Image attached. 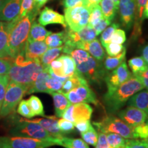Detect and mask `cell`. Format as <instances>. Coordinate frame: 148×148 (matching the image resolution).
Here are the masks:
<instances>
[{
    "mask_svg": "<svg viewBox=\"0 0 148 148\" xmlns=\"http://www.w3.org/2000/svg\"><path fill=\"white\" fill-rule=\"evenodd\" d=\"M38 12L32 10L23 17H16L10 21L8 36L9 56L14 58L19 53L24 52L32 22Z\"/></svg>",
    "mask_w": 148,
    "mask_h": 148,
    "instance_id": "cell-1",
    "label": "cell"
},
{
    "mask_svg": "<svg viewBox=\"0 0 148 148\" xmlns=\"http://www.w3.org/2000/svg\"><path fill=\"white\" fill-rule=\"evenodd\" d=\"M44 69L40 60H34L25 58L23 52L13 59L8 75L11 82L24 85L29 89L38 73Z\"/></svg>",
    "mask_w": 148,
    "mask_h": 148,
    "instance_id": "cell-2",
    "label": "cell"
},
{
    "mask_svg": "<svg viewBox=\"0 0 148 148\" xmlns=\"http://www.w3.org/2000/svg\"><path fill=\"white\" fill-rule=\"evenodd\" d=\"M143 84L136 75H132L112 92L105 94L104 101L109 110L114 112L119 110L135 93L143 90Z\"/></svg>",
    "mask_w": 148,
    "mask_h": 148,
    "instance_id": "cell-3",
    "label": "cell"
},
{
    "mask_svg": "<svg viewBox=\"0 0 148 148\" xmlns=\"http://www.w3.org/2000/svg\"><path fill=\"white\" fill-rule=\"evenodd\" d=\"M11 136H25L36 138V139L48 140L53 142L57 145L58 138L49 134L47 130L38 123L29 121L27 119H20L18 123L10 131Z\"/></svg>",
    "mask_w": 148,
    "mask_h": 148,
    "instance_id": "cell-4",
    "label": "cell"
},
{
    "mask_svg": "<svg viewBox=\"0 0 148 148\" xmlns=\"http://www.w3.org/2000/svg\"><path fill=\"white\" fill-rule=\"evenodd\" d=\"M28 88L24 85L9 82L5 91L4 99L0 109V116L5 117L15 111V108L22 98L27 93Z\"/></svg>",
    "mask_w": 148,
    "mask_h": 148,
    "instance_id": "cell-5",
    "label": "cell"
},
{
    "mask_svg": "<svg viewBox=\"0 0 148 148\" xmlns=\"http://www.w3.org/2000/svg\"><path fill=\"white\" fill-rule=\"evenodd\" d=\"M99 132L106 133H116L126 139H134L135 138L134 127L127 124L120 118L115 116H106L102 121L93 122Z\"/></svg>",
    "mask_w": 148,
    "mask_h": 148,
    "instance_id": "cell-6",
    "label": "cell"
},
{
    "mask_svg": "<svg viewBox=\"0 0 148 148\" xmlns=\"http://www.w3.org/2000/svg\"><path fill=\"white\" fill-rule=\"evenodd\" d=\"M76 71L81 76L91 84H100L106 76V69L100 61L90 56L88 58L78 64H76Z\"/></svg>",
    "mask_w": 148,
    "mask_h": 148,
    "instance_id": "cell-7",
    "label": "cell"
},
{
    "mask_svg": "<svg viewBox=\"0 0 148 148\" xmlns=\"http://www.w3.org/2000/svg\"><path fill=\"white\" fill-rule=\"evenodd\" d=\"M53 142L25 136H0V148H47Z\"/></svg>",
    "mask_w": 148,
    "mask_h": 148,
    "instance_id": "cell-8",
    "label": "cell"
},
{
    "mask_svg": "<svg viewBox=\"0 0 148 148\" xmlns=\"http://www.w3.org/2000/svg\"><path fill=\"white\" fill-rule=\"evenodd\" d=\"M64 19L69 29L78 32L88 25L90 10L85 6L64 8Z\"/></svg>",
    "mask_w": 148,
    "mask_h": 148,
    "instance_id": "cell-9",
    "label": "cell"
},
{
    "mask_svg": "<svg viewBox=\"0 0 148 148\" xmlns=\"http://www.w3.org/2000/svg\"><path fill=\"white\" fill-rule=\"evenodd\" d=\"M132 75L133 74L129 71L125 61H123L119 66L114 69V71L105 76L104 79L108 88L107 92H113Z\"/></svg>",
    "mask_w": 148,
    "mask_h": 148,
    "instance_id": "cell-10",
    "label": "cell"
},
{
    "mask_svg": "<svg viewBox=\"0 0 148 148\" xmlns=\"http://www.w3.org/2000/svg\"><path fill=\"white\" fill-rule=\"evenodd\" d=\"M92 111V107L87 103H74L66 109L62 117L75 124L78 122L90 120Z\"/></svg>",
    "mask_w": 148,
    "mask_h": 148,
    "instance_id": "cell-11",
    "label": "cell"
},
{
    "mask_svg": "<svg viewBox=\"0 0 148 148\" xmlns=\"http://www.w3.org/2000/svg\"><path fill=\"white\" fill-rule=\"evenodd\" d=\"M71 104L78 103H91L98 104V100L96 95L88 86V84H83L70 90L65 94Z\"/></svg>",
    "mask_w": 148,
    "mask_h": 148,
    "instance_id": "cell-12",
    "label": "cell"
},
{
    "mask_svg": "<svg viewBox=\"0 0 148 148\" xmlns=\"http://www.w3.org/2000/svg\"><path fill=\"white\" fill-rule=\"evenodd\" d=\"M118 10L122 25L126 29H130L134 22L136 0H119Z\"/></svg>",
    "mask_w": 148,
    "mask_h": 148,
    "instance_id": "cell-13",
    "label": "cell"
},
{
    "mask_svg": "<svg viewBox=\"0 0 148 148\" xmlns=\"http://www.w3.org/2000/svg\"><path fill=\"white\" fill-rule=\"evenodd\" d=\"M118 114L120 119L132 127L145 123L148 117V114L145 112L132 106L126 107L120 111Z\"/></svg>",
    "mask_w": 148,
    "mask_h": 148,
    "instance_id": "cell-14",
    "label": "cell"
},
{
    "mask_svg": "<svg viewBox=\"0 0 148 148\" xmlns=\"http://www.w3.org/2000/svg\"><path fill=\"white\" fill-rule=\"evenodd\" d=\"M22 0H5L0 10V21L10 22L18 17L21 8Z\"/></svg>",
    "mask_w": 148,
    "mask_h": 148,
    "instance_id": "cell-15",
    "label": "cell"
},
{
    "mask_svg": "<svg viewBox=\"0 0 148 148\" xmlns=\"http://www.w3.org/2000/svg\"><path fill=\"white\" fill-rule=\"evenodd\" d=\"M38 21L43 26L50 24H60L64 28L67 27L64 16L49 7H45L40 12Z\"/></svg>",
    "mask_w": 148,
    "mask_h": 148,
    "instance_id": "cell-16",
    "label": "cell"
},
{
    "mask_svg": "<svg viewBox=\"0 0 148 148\" xmlns=\"http://www.w3.org/2000/svg\"><path fill=\"white\" fill-rule=\"evenodd\" d=\"M48 47L44 41L27 40L24 49L25 58L29 60H40V57L47 51Z\"/></svg>",
    "mask_w": 148,
    "mask_h": 148,
    "instance_id": "cell-17",
    "label": "cell"
},
{
    "mask_svg": "<svg viewBox=\"0 0 148 148\" xmlns=\"http://www.w3.org/2000/svg\"><path fill=\"white\" fill-rule=\"evenodd\" d=\"M75 47L88 51L91 56L100 62L105 58L106 53L104 49L99 40L96 38L90 41L79 42L76 44Z\"/></svg>",
    "mask_w": 148,
    "mask_h": 148,
    "instance_id": "cell-18",
    "label": "cell"
},
{
    "mask_svg": "<svg viewBox=\"0 0 148 148\" xmlns=\"http://www.w3.org/2000/svg\"><path fill=\"white\" fill-rule=\"evenodd\" d=\"M47 119H34L28 120L29 121L38 123L40 126L47 130L49 134L56 138H61L63 134L60 132L58 125V116H47Z\"/></svg>",
    "mask_w": 148,
    "mask_h": 148,
    "instance_id": "cell-19",
    "label": "cell"
},
{
    "mask_svg": "<svg viewBox=\"0 0 148 148\" xmlns=\"http://www.w3.org/2000/svg\"><path fill=\"white\" fill-rule=\"evenodd\" d=\"M10 22H0V58L9 56L8 36L10 31Z\"/></svg>",
    "mask_w": 148,
    "mask_h": 148,
    "instance_id": "cell-20",
    "label": "cell"
},
{
    "mask_svg": "<svg viewBox=\"0 0 148 148\" xmlns=\"http://www.w3.org/2000/svg\"><path fill=\"white\" fill-rule=\"evenodd\" d=\"M50 77L49 71L47 69H44L37 75L36 79L34 80L31 87L28 89L27 93L31 94L34 92H47L49 93L47 86L48 79Z\"/></svg>",
    "mask_w": 148,
    "mask_h": 148,
    "instance_id": "cell-21",
    "label": "cell"
},
{
    "mask_svg": "<svg viewBox=\"0 0 148 148\" xmlns=\"http://www.w3.org/2000/svg\"><path fill=\"white\" fill-rule=\"evenodd\" d=\"M127 106L140 109L148 114V90H141L135 93L128 99Z\"/></svg>",
    "mask_w": 148,
    "mask_h": 148,
    "instance_id": "cell-22",
    "label": "cell"
},
{
    "mask_svg": "<svg viewBox=\"0 0 148 148\" xmlns=\"http://www.w3.org/2000/svg\"><path fill=\"white\" fill-rule=\"evenodd\" d=\"M147 0H136V14H135L134 22L133 24L134 31L132 35L134 37H138L141 33V25L143 20L144 10Z\"/></svg>",
    "mask_w": 148,
    "mask_h": 148,
    "instance_id": "cell-23",
    "label": "cell"
},
{
    "mask_svg": "<svg viewBox=\"0 0 148 148\" xmlns=\"http://www.w3.org/2000/svg\"><path fill=\"white\" fill-rule=\"evenodd\" d=\"M50 95L53 97L56 115L58 117H62L66 109L71 106V102L66 95L60 92H53Z\"/></svg>",
    "mask_w": 148,
    "mask_h": 148,
    "instance_id": "cell-24",
    "label": "cell"
},
{
    "mask_svg": "<svg viewBox=\"0 0 148 148\" xmlns=\"http://www.w3.org/2000/svg\"><path fill=\"white\" fill-rule=\"evenodd\" d=\"M51 33V32L47 30L43 25L37 23L34 20L31 25L27 40L33 41H43Z\"/></svg>",
    "mask_w": 148,
    "mask_h": 148,
    "instance_id": "cell-25",
    "label": "cell"
},
{
    "mask_svg": "<svg viewBox=\"0 0 148 148\" xmlns=\"http://www.w3.org/2000/svg\"><path fill=\"white\" fill-rule=\"evenodd\" d=\"M83 84H88V83L84 77L81 76L77 73V71H76V73L74 74V75L68 77V79L62 84V88L58 92H62V93L65 95L66 93H67L70 90H73V88L77 87L79 85Z\"/></svg>",
    "mask_w": 148,
    "mask_h": 148,
    "instance_id": "cell-26",
    "label": "cell"
},
{
    "mask_svg": "<svg viewBox=\"0 0 148 148\" xmlns=\"http://www.w3.org/2000/svg\"><path fill=\"white\" fill-rule=\"evenodd\" d=\"M100 6L103 16L106 19L112 21L116 16L118 11V6L112 0H101Z\"/></svg>",
    "mask_w": 148,
    "mask_h": 148,
    "instance_id": "cell-27",
    "label": "cell"
},
{
    "mask_svg": "<svg viewBox=\"0 0 148 148\" xmlns=\"http://www.w3.org/2000/svg\"><path fill=\"white\" fill-rule=\"evenodd\" d=\"M62 49H63V46L49 48V49H47V51L42 54L40 58V62L44 67V69H47L51 62L58 58L60 53L62 52Z\"/></svg>",
    "mask_w": 148,
    "mask_h": 148,
    "instance_id": "cell-28",
    "label": "cell"
},
{
    "mask_svg": "<svg viewBox=\"0 0 148 148\" xmlns=\"http://www.w3.org/2000/svg\"><path fill=\"white\" fill-rule=\"evenodd\" d=\"M59 58L62 62V73L64 77H70L76 73V64L71 56L65 53Z\"/></svg>",
    "mask_w": 148,
    "mask_h": 148,
    "instance_id": "cell-29",
    "label": "cell"
},
{
    "mask_svg": "<svg viewBox=\"0 0 148 148\" xmlns=\"http://www.w3.org/2000/svg\"><path fill=\"white\" fill-rule=\"evenodd\" d=\"M56 144L64 148H89L88 144L81 138H67L64 136L58 138Z\"/></svg>",
    "mask_w": 148,
    "mask_h": 148,
    "instance_id": "cell-30",
    "label": "cell"
},
{
    "mask_svg": "<svg viewBox=\"0 0 148 148\" xmlns=\"http://www.w3.org/2000/svg\"><path fill=\"white\" fill-rule=\"evenodd\" d=\"M65 31L62 32L52 33L51 32L49 36L45 38V42L49 48H54L63 46L65 40Z\"/></svg>",
    "mask_w": 148,
    "mask_h": 148,
    "instance_id": "cell-31",
    "label": "cell"
},
{
    "mask_svg": "<svg viewBox=\"0 0 148 148\" xmlns=\"http://www.w3.org/2000/svg\"><path fill=\"white\" fill-rule=\"evenodd\" d=\"M125 53H126V49L123 50L120 54L116 56L106 57L104 62H103L105 69L108 71H111V70L116 69L123 61H125Z\"/></svg>",
    "mask_w": 148,
    "mask_h": 148,
    "instance_id": "cell-32",
    "label": "cell"
},
{
    "mask_svg": "<svg viewBox=\"0 0 148 148\" xmlns=\"http://www.w3.org/2000/svg\"><path fill=\"white\" fill-rule=\"evenodd\" d=\"M128 65L132 70L133 75H136L145 71L148 67V64L143 57H134L128 60Z\"/></svg>",
    "mask_w": 148,
    "mask_h": 148,
    "instance_id": "cell-33",
    "label": "cell"
},
{
    "mask_svg": "<svg viewBox=\"0 0 148 148\" xmlns=\"http://www.w3.org/2000/svg\"><path fill=\"white\" fill-rule=\"evenodd\" d=\"M106 138L109 145L112 148H124L126 144V138L116 133H106Z\"/></svg>",
    "mask_w": 148,
    "mask_h": 148,
    "instance_id": "cell-34",
    "label": "cell"
},
{
    "mask_svg": "<svg viewBox=\"0 0 148 148\" xmlns=\"http://www.w3.org/2000/svg\"><path fill=\"white\" fill-rule=\"evenodd\" d=\"M27 102H28L29 106L35 116L38 115L45 116L43 106H42V103L39 98L35 95H32L28 99Z\"/></svg>",
    "mask_w": 148,
    "mask_h": 148,
    "instance_id": "cell-35",
    "label": "cell"
},
{
    "mask_svg": "<svg viewBox=\"0 0 148 148\" xmlns=\"http://www.w3.org/2000/svg\"><path fill=\"white\" fill-rule=\"evenodd\" d=\"M66 54L70 55L75 61V64H78L86 60L90 56V53L84 49L79 48H72Z\"/></svg>",
    "mask_w": 148,
    "mask_h": 148,
    "instance_id": "cell-36",
    "label": "cell"
},
{
    "mask_svg": "<svg viewBox=\"0 0 148 148\" xmlns=\"http://www.w3.org/2000/svg\"><path fill=\"white\" fill-rule=\"evenodd\" d=\"M82 140H84L88 145L95 147L98 140V133L93 127L90 126L89 129L85 132L81 133Z\"/></svg>",
    "mask_w": 148,
    "mask_h": 148,
    "instance_id": "cell-37",
    "label": "cell"
},
{
    "mask_svg": "<svg viewBox=\"0 0 148 148\" xmlns=\"http://www.w3.org/2000/svg\"><path fill=\"white\" fill-rule=\"evenodd\" d=\"M101 45H103V47L106 49L109 56H116L125 49V47L123 45L111 42L101 44Z\"/></svg>",
    "mask_w": 148,
    "mask_h": 148,
    "instance_id": "cell-38",
    "label": "cell"
},
{
    "mask_svg": "<svg viewBox=\"0 0 148 148\" xmlns=\"http://www.w3.org/2000/svg\"><path fill=\"white\" fill-rule=\"evenodd\" d=\"M103 17L99 5L94 6L90 10V16L88 25L92 27Z\"/></svg>",
    "mask_w": 148,
    "mask_h": 148,
    "instance_id": "cell-39",
    "label": "cell"
},
{
    "mask_svg": "<svg viewBox=\"0 0 148 148\" xmlns=\"http://www.w3.org/2000/svg\"><path fill=\"white\" fill-rule=\"evenodd\" d=\"M17 112L20 115L24 116L25 118H27V119H31V118L35 116L34 114L33 113L30 107L29 106L27 100H25V99L21 100L18 103Z\"/></svg>",
    "mask_w": 148,
    "mask_h": 148,
    "instance_id": "cell-40",
    "label": "cell"
},
{
    "mask_svg": "<svg viewBox=\"0 0 148 148\" xmlns=\"http://www.w3.org/2000/svg\"><path fill=\"white\" fill-rule=\"evenodd\" d=\"M119 27V25L118 23H112L110 26L107 27L101 33V44L109 42L110 40V38L113 34L114 31Z\"/></svg>",
    "mask_w": 148,
    "mask_h": 148,
    "instance_id": "cell-41",
    "label": "cell"
},
{
    "mask_svg": "<svg viewBox=\"0 0 148 148\" xmlns=\"http://www.w3.org/2000/svg\"><path fill=\"white\" fill-rule=\"evenodd\" d=\"M58 128L60 131L62 132V134H69L72 131L74 130L75 128V125L71 121L66 120L65 119H60L58 121Z\"/></svg>",
    "mask_w": 148,
    "mask_h": 148,
    "instance_id": "cell-42",
    "label": "cell"
},
{
    "mask_svg": "<svg viewBox=\"0 0 148 148\" xmlns=\"http://www.w3.org/2000/svg\"><path fill=\"white\" fill-rule=\"evenodd\" d=\"M134 132L135 138L145 140L148 138V123H141V124L134 127Z\"/></svg>",
    "mask_w": 148,
    "mask_h": 148,
    "instance_id": "cell-43",
    "label": "cell"
},
{
    "mask_svg": "<svg viewBox=\"0 0 148 148\" xmlns=\"http://www.w3.org/2000/svg\"><path fill=\"white\" fill-rule=\"evenodd\" d=\"M9 82H10V78H9L8 74L7 75H0V109L2 106L5 91H6Z\"/></svg>",
    "mask_w": 148,
    "mask_h": 148,
    "instance_id": "cell-44",
    "label": "cell"
},
{
    "mask_svg": "<svg viewBox=\"0 0 148 148\" xmlns=\"http://www.w3.org/2000/svg\"><path fill=\"white\" fill-rule=\"evenodd\" d=\"M125 40H126V34L125 31L123 29L118 28L114 31L113 34L111 36L110 42L123 45Z\"/></svg>",
    "mask_w": 148,
    "mask_h": 148,
    "instance_id": "cell-45",
    "label": "cell"
},
{
    "mask_svg": "<svg viewBox=\"0 0 148 148\" xmlns=\"http://www.w3.org/2000/svg\"><path fill=\"white\" fill-rule=\"evenodd\" d=\"M13 59L10 57L0 58V75H7L12 66Z\"/></svg>",
    "mask_w": 148,
    "mask_h": 148,
    "instance_id": "cell-46",
    "label": "cell"
},
{
    "mask_svg": "<svg viewBox=\"0 0 148 148\" xmlns=\"http://www.w3.org/2000/svg\"><path fill=\"white\" fill-rule=\"evenodd\" d=\"M63 83L53 77H49L47 82V86L49 90V94L53 92H58L62 88Z\"/></svg>",
    "mask_w": 148,
    "mask_h": 148,
    "instance_id": "cell-47",
    "label": "cell"
},
{
    "mask_svg": "<svg viewBox=\"0 0 148 148\" xmlns=\"http://www.w3.org/2000/svg\"><path fill=\"white\" fill-rule=\"evenodd\" d=\"M124 148H148V144L145 140L127 139Z\"/></svg>",
    "mask_w": 148,
    "mask_h": 148,
    "instance_id": "cell-48",
    "label": "cell"
},
{
    "mask_svg": "<svg viewBox=\"0 0 148 148\" xmlns=\"http://www.w3.org/2000/svg\"><path fill=\"white\" fill-rule=\"evenodd\" d=\"M34 0H22L19 17H23L28 12H31L33 10V8H34Z\"/></svg>",
    "mask_w": 148,
    "mask_h": 148,
    "instance_id": "cell-49",
    "label": "cell"
},
{
    "mask_svg": "<svg viewBox=\"0 0 148 148\" xmlns=\"http://www.w3.org/2000/svg\"><path fill=\"white\" fill-rule=\"evenodd\" d=\"M110 23L111 21H110L108 19H106V18H105L104 17H103L100 21L92 27V28L95 30L97 35H99L108 26V25H110Z\"/></svg>",
    "mask_w": 148,
    "mask_h": 148,
    "instance_id": "cell-50",
    "label": "cell"
},
{
    "mask_svg": "<svg viewBox=\"0 0 148 148\" xmlns=\"http://www.w3.org/2000/svg\"><path fill=\"white\" fill-rule=\"evenodd\" d=\"M95 148H112L107 140L106 134L105 133L99 132L98 134V140Z\"/></svg>",
    "mask_w": 148,
    "mask_h": 148,
    "instance_id": "cell-51",
    "label": "cell"
},
{
    "mask_svg": "<svg viewBox=\"0 0 148 148\" xmlns=\"http://www.w3.org/2000/svg\"><path fill=\"white\" fill-rule=\"evenodd\" d=\"M64 8H73L77 6H85L84 0H62Z\"/></svg>",
    "mask_w": 148,
    "mask_h": 148,
    "instance_id": "cell-52",
    "label": "cell"
},
{
    "mask_svg": "<svg viewBox=\"0 0 148 148\" xmlns=\"http://www.w3.org/2000/svg\"><path fill=\"white\" fill-rule=\"evenodd\" d=\"M74 125H75V127H76L77 130L80 132V134L81 133L85 132L86 131H87L92 125L90 124V120H86V121L78 122V123H75V124Z\"/></svg>",
    "mask_w": 148,
    "mask_h": 148,
    "instance_id": "cell-53",
    "label": "cell"
},
{
    "mask_svg": "<svg viewBox=\"0 0 148 148\" xmlns=\"http://www.w3.org/2000/svg\"><path fill=\"white\" fill-rule=\"evenodd\" d=\"M134 75H136L140 79V82L143 84L144 87L148 90V67L145 71Z\"/></svg>",
    "mask_w": 148,
    "mask_h": 148,
    "instance_id": "cell-54",
    "label": "cell"
},
{
    "mask_svg": "<svg viewBox=\"0 0 148 148\" xmlns=\"http://www.w3.org/2000/svg\"><path fill=\"white\" fill-rule=\"evenodd\" d=\"M49 0H34V8L33 10L36 12H39L40 9Z\"/></svg>",
    "mask_w": 148,
    "mask_h": 148,
    "instance_id": "cell-55",
    "label": "cell"
},
{
    "mask_svg": "<svg viewBox=\"0 0 148 148\" xmlns=\"http://www.w3.org/2000/svg\"><path fill=\"white\" fill-rule=\"evenodd\" d=\"M101 0H84L85 7H86L88 10H90L95 5H99Z\"/></svg>",
    "mask_w": 148,
    "mask_h": 148,
    "instance_id": "cell-56",
    "label": "cell"
},
{
    "mask_svg": "<svg viewBox=\"0 0 148 148\" xmlns=\"http://www.w3.org/2000/svg\"><path fill=\"white\" fill-rule=\"evenodd\" d=\"M142 57L148 64V44L143 48V51H142Z\"/></svg>",
    "mask_w": 148,
    "mask_h": 148,
    "instance_id": "cell-57",
    "label": "cell"
},
{
    "mask_svg": "<svg viewBox=\"0 0 148 148\" xmlns=\"http://www.w3.org/2000/svg\"><path fill=\"white\" fill-rule=\"evenodd\" d=\"M143 16L144 18H148V0L147 2L146 3L145 7V10H144V12H143Z\"/></svg>",
    "mask_w": 148,
    "mask_h": 148,
    "instance_id": "cell-58",
    "label": "cell"
},
{
    "mask_svg": "<svg viewBox=\"0 0 148 148\" xmlns=\"http://www.w3.org/2000/svg\"><path fill=\"white\" fill-rule=\"evenodd\" d=\"M5 0H0V10H1V7H2V5L3 4V3H4V1Z\"/></svg>",
    "mask_w": 148,
    "mask_h": 148,
    "instance_id": "cell-59",
    "label": "cell"
},
{
    "mask_svg": "<svg viewBox=\"0 0 148 148\" xmlns=\"http://www.w3.org/2000/svg\"><path fill=\"white\" fill-rule=\"evenodd\" d=\"M112 1H113L114 3H115V4L118 6V4H119V0H112Z\"/></svg>",
    "mask_w": 148,
    "mask_h": 148,
    "instance_id": "cell-60",
    "label": "cell"
},
{
    "mask_svg": "<svg viewBox=\"0 0 148 148\" xmlns=\"http://www.w3.org/2000/svg\"><path fill=\"white\" fill-rule=\"evenodd\" d=\"M145 140L146 142H147V144H148V138H146V139H145Z\"/></svg>",
    "mask_w": 148,
    "mask_h": 148,
    "instance_id": "cell-61",
    "label": "cell"
},
{
    "mask_svg": "<svg viewBox=\"0 0 148 148\" xmlns=\"http://www.w3.org/2000/svg\"><path fill=\"white\" fill-rule=\"evenodd\" d=\"M147 123H148V117H147Z\"/></svg>",
    "mask_w": 148,
    "mask_h": 148,
    "instance_id": "cell-62",
    "label": "cell"
}]
</instances>
